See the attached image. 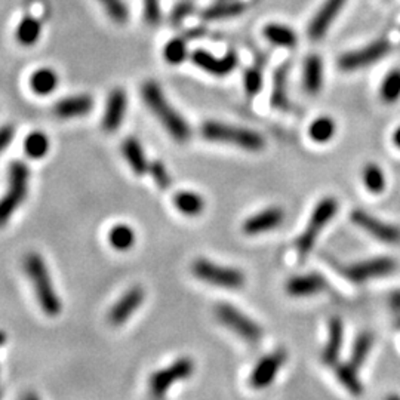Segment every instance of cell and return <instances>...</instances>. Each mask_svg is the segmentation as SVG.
<instances>
[{"label":"cell","instance_id":"34","mask_svg":"<svg viewBox=\"0 0 400 400\" xmlns=\"http://www.w3.org/2000/svg\"><path fill=\"white\" fill-rule=\"evenodd\" d=\"M380 98L385 104H394L400 100V69L387 73L380 87Z\"/></svg>","mask_w":400,"mask_h":400},{"label":"cell","instance_id":"45","mask_svg":"<svg viewBox=\"0 0 400 400\" xmlns=\"http://www.w3.org/2000/svg\"><path fill=\"white\" fill-rule=\"evenodd\" d=\"M6 343V334L3 331H0V347Z\"/></svg>","mask_w":400,"mask_h":400},{"label":"cell","instance_id":"19","mask_svg":"<svg viewBox=\"0 0 400 400\" xmlns=\"http://www.w3.org/2000/svg\"><path fill=\"white\" fill-rule=\"evenodd\" d=\"M344 343V322L338 316H334L328 325V341H326L322 361L325 365L335 366L340 362V354Z\"/></svg>","mask_w":400,"mask_h":400},{"label":"cell","instance_id":"46","mask_svg":"<svg viewBox=\"0 0 400 400\" xmlns=\"http://www.w3.org/2000/svg\"><path fill=\"white\" fill-rule=\"evenodd\" d=\"M0 396H2V393H0Z\"/></svg>","mask_w":400,"mask_h":400},{"label":"cell","instance_id":"41","mask_svg":"<svg viewBox=\"0 0 400 400\" xmlns=\"http://www.w3.org/2000/svg\"><path fill=\"white\" fill-rule=\"evenodd\" d=\"M193 10H194L193 0H181V2L176 3V6L172 9L171 24L180 26L183 21L193 12Z\"/></svg>","mask_w":400,"mask_h":400},{"label":"cell","instance_id":"15","mask_svg":"<svg viewBox=\"0 0 400 400\" xmlns=\"http://www.w3.org/2000/svg\"><path fill=\"white\" fill-rule=\"evenodd\" d=\"M145 298V291L143 287L135 285L126 291L123 296L114 302L107 314V320L113 326H120L131 319V316L140 309Z\"/></svg>","mask_w":400,"mask_h":400},{"label":"cell","instance_id":"43","mask_svg":"<svg viewBox=\"0 0 400 400\" xmlns=\"http://www.w3.org/2000/svg\"><path fill=\"white\" fill-rule=\"evenodd\" d=\"M388 305H390L393 310L400 311V289L390 293V297H388Z\"/></svg>","mask_w":400,"mask_h":400},{"label":"cell","instance_id":"26","mask_svg":"<svg viewBox=\"0 0 400 400\" xmlns=\"http://www.w3.org/2000/svg\"><path fill=\"white\" fill-rule=\"evenodd\" d=\"M362 181L366 190L372 194L384 193L387 187V178L383 167L375 162H370L363 166Z\"/></svg>","mask_w":400,"mask_h":400},{"label":"cell","instance_id":"29","mask_svg":"<svg viewBox=\"0 0 400 400\" xmlns=\"http://www.w3.org/2000/svg\"><path fill=\"white\" fill-rule=\"evenodd\" d=\"M374 347V334L370 331H362L359 335L356 336V340L352 347V353H350V363L361 370L362 365L370 356L371 350Z\"/></svg>","mask_w":400,"mask_h":400},{"label":"cell","instance_id":"23","mask_svg":"<svg viewBox=\"0 0 400 400\" xmlns=\"http://www.w3.org/2000/svg\"><path fill=\"white\" fill-rule=\"evenodd\" d=\"M304 89L310 96H316L323 85V64L318 55H310L304 62L302 73Z\"/></svg>","mask_w":400,"mask_h":400},{"label":"cell","instance_id":"22","mask_svg":"<svg viewBox=\"0 0 400 400\" xmlns=\"http://www.w3.org/2000/svg\"><path fill=\"white\" fill-rule=\"evenodd\" d=\"M271 107L276 110L287 111L291 109V102L288 97V69L282 66L276 70L273 76V91H271Z\"/></svg>","mask_w":400,"mask_h":400},{"label":"cell","instance_id":"16","mask_svg":"<svg viewBox=\"0 0 400 400\" xmlns=\"http://www.w3.org/2000/svg\"><path fill=\"white\" fill-rule=\"evenodd\" d=\"M192 60L199 69H202L203 71L210 73V75L214 76H227L237 66V58L235 52H228L224 57L217 58L208 51L197 49L193 52Z\"/></svg>","mask_w":400,"mask_h":400},{"label":"cell","instance_id":"5","mask_svg":"<svg viewBox=\"0 0 400 400\" xmlns=\"http://www.w3.org/2000/svg\"><path fill=\"white\" fill-rule=\"evenodd\" d=\"M30 170L28 166L15 161L9 165L8 190L0 199V227H5L28 194Z\"/></svg>","mask_w":400,"mask_h":400},{"label":"cell","instance_id":"32","mask_svg":"<svg viewBox=\"0 0 400 400\" xmlns=\"http://www.w3.org/2000/svg\"><path fill=\"white\" fill-rule=\"evenodd\" d=\"M245 10V5L242 2H236V0H223L221 3L209 6L203 10L202 17L205 19H221V18H230L242 14Z\"/></svg>","mask_w":400,"mask_h":400},{"label":"cell","instance_id":"27","mask_svg":"<svg viewBox=\"0 0 400 400\" xmlns=\"http://www.w3.org/2000/svg\"><path fill=\"white\" fill-rule=\"evenodd\" d=\"M58 87V75L52 69H40L30 78V88L37 96H49Z\"/></svg>","mask_w":400,"mask_h":400},{"label":"cell","instance_id":"44","mask_svg":"<svg viewBox=\"0 0 400 400\" xmlns=\"http://www.w3.org/2000/svg\"><path fill=\"white\" fill-rule=\"evenodd\" d=\"M392 143L394 144L396 149L400 150V126H397V128L393 131V134H392Z\"/></svg>","mask_w":400,"mask_h":400},{"label":"cell","instance_id":"25","mask_svg":"<svg viewBox=\"0 0 400 400\" xmlns=\"http://www.w3.org/2000/svg\"><path fill=\"white\" fill-rule=\"evenodd\" d=\"M174 205L183 215L199 217L206 206L205 199L196 192H178L174 196Z\"/></svg>","mask_w":400,"mask_h":400},{"label":"cell","instance_id":"3","mask_svg":"<svg viewBox=\"0 0 400 400\" xmlns=\"http://www.w3.org/2000/svg\"><path fill=\"white\" fill-rule=\"evenodd\" d=\"M200 131L208 141L235 145L246 152L257 153L266 147V138L258 131L242 128V126L209 120L202 125Z\"/></svg>","mask_w":400,"mask_h":400},{"label":"cell","instance_id":"9","mask_svg":"<svg viewBox=\"0 0 400 400\" xmlns=\"http://www.w3.org/2000/svg\"><path fill=\"white\" fill-rule=\"evenodd\" d=\"M193 372L194 362L190 357H180V359H176L170 366L163 367V370L154 372L150 376V392L154 397H163L174 384L190 378Z\"/></svg>","mask_w":400,"mask_h":400},{"label":"cell","instance_id":"11","mask_svg":"<svg viewBox=\"0 0 400 400\" xmlns=\"http://www.w3.org/2000/svg\"><path fill=\"white\" fill-rule=\"evenodd\" d=\"M388 51H390V44L385 39H380L372 42L362 49H357L349 54H344L338 60V66L343 71H356L365 69L371 64H375L376 61L384 58Z\"/></svg>","mask_w":400,"mask_h":400},{"label":"cell","instance_id":"12","mask_svg":"<svg viewBox=\"0 0 400 400\" xmlns=\"http://www.w3.org/2000/svg\"><path fill=\"white\" fill-rule=\"evenodd\" d=\"M287 352L283 349L271 352L261 357L249 375V385L255 390H262L275 383L280 370L287 362Z\"/></svg>","mask_w":400,"mask_h":400},{"label":"cell","instance_id":"13","mask_svg":"<svg viewBox=\"0 0 400 400\" xmlns=\"http://www.w3.org/2000/svg\"><path fill=\"white\" fill-rule=\"evenodd\" d=\"M285 210L280 206H270L260 210V212L248 217L244 224H242V231L246 236H260L267 233L275 228H279L283 221H285Z\"/></svg>","mask_w":400,"mask_h":400},{"label":"cell","instance_id":"40","mask_svg":"<svg viewBox=\"0 0 400 400\" xmlns=\"http://www.w3.org/2000/svg\"><path fill=\"white\" fill-rule=\"evenodd\" d=\"M244 85H245V91L249 97H255L257 93L261 91L262 87V75L261 71L257 69H249L245 73V78H244Z\"/></svg>","mask_w":400,"mask_h":400},{"label":"cell","instance_id":"17","mask_svg":"<svg viewBox=\"0 0 400 400\" xmlns=\"http://www.w3.org/2000/svg\"><path fill=\"white\" fill-rule=\"evenodd\" d=\"M126 110H128V97H126V92L120 88L113 89L107 98V104H105L102 129L110 134L118 131L125 120Z\"/></svg>","mask_w":400,"mask_h":400},{"label":"cell","instance_id":"30","mask_svg":"<svg viewBox=\"0 0 400 400\" xmlns=\"http://www.w3.org/2000/svg\"><path fill=\"white\" fill-rule=\"evenodd\" d=\"M42 23L40 19L27 15L19 21L17 27V40L23 46H33L40 39Z\"/></svg>","mask_w":400,"mask_h":400},{"label":"cell","instance_id":"37","mask_svg":"<svg viewBox=\"0 0 400 400\" xmlns=\"http://www.w3.org/2000/svg\"><path fill=\"white\" fill-rule=\"evenodd\" d=\"M163 57L170 64H181L187 58V45L181 37H175L166 44L163 49Z\"/></svg>","mask_w":400,"mask_h":400},{"label":"cell","instance_id":"4","mask_svg":"<svg viewBox=\"0 0 400 400\" xmlns=\"http://www.w3.org/2000/svg\"><path fill=\"white\" fill-rule=\"evenodd\" d=\"M340 203L338 200L332 196L320 199L318 205L311 210L307 226L304 227L302 233L296 240V251L300 261H304L307 255L314 249L316 242H318L322 230L331 223V219L338 214Z\"/></svg>","mask_w":400,"mask_h":400},{"label":"cell","instance_id":"31","mask_svg":"<svg viewBox=\"0 0 400 400\" xmlns=\"http://www.w3.org/2000/svg\"><path fill=\"white\" fill-rule=\"evenodd\" d=\"M135 230L126 224H118L109 231V242L116 251H129L135 245Z\"/></svg>","mask_w":400,"mask_h":400},{"label":"cell","instance_id":"35","mask_svg":"<svg viewBox=\"0 0 400 400\" xmlns=\"http://www.w3.org/2000/svg\"><path fill=\"white\" fill-rule=\"evenodd\" d=\"M49 138L44 132H31L24 140V152L30 159H42L49 152Z\"/></svg>","mask_w":400,"mask_h":400},{"label":"cell","instance_id":"39","mask_svg":"<svg viewBox=\"0 0 400 400\" xmlns=\"http://www.w3.org/2000/svg\"><path fill=\"white\" fill-rule=\"evenodd\" d=\"M149 172L152 174L153 176V180L156 181V184L159 185L162 190H166V188H170L171 184H172V180H171V175L170 172H167V170L165 167V165L159 161H156L150 165V170Z\"/></svg>","mask_w":400,"mask_h":400},{"label":"cell","instance_id":"24","mask_svg":"<svg viewBox=\"0 0 400 400\" xmlns=\"http://www.w3.org/2000/svg\"><path fill=\"white\" fill-rule=\"evenodd\" d=\"M335 375L336 380L345 388L347 392L352 393L353 396H361L363 393V384L361 381L359 375H357V367H354L350 362L347 363H336L335 366Z\"/></svg>","mask_w":400,"mask_h":400},{"label":"cell","instance_id":"21","mask_svg":"<svg viewBox=\"0 0 400 400\" xmlns=\"http://www.w3.org/2000/svg\"><path fill=\"white\" fill-rule=\"evenodd\" d=\"M122 153L125 156L126 162H128V165L131 166V170L136 175L141 176L145 172H149L150 163H149V159H147L143 145L138 143V140L132 138V136L126 138L122 144Z\"/></svg>","mask_w":400,"mask_h":400},{"label":"cell","instance_id":"7","mask_svg":"<svg viewBox=\"0 0 400 400\" xmlns=\"http://www.w3.org/2000/svg\"><path fill=\"white\" fill-rule=\"evenodd\" d=\"M215 316L226 328H228L231 332H235L246 343L257 344L261 340L262 336L261 326L254 319H251L249 316H246L244 311L236 309L233 304L228 302L218 304L215 307Z\"/></svg>","mask_w":400,"mask_h":400},{"label":"cell","instance_id":"18","mask_svg":"<svg viewBox=\"0 0 400 400\" xmlns=\"http://www.w3.org/2000/svg\"><path fill=\"white\" fill-rule=\"evenodd\" d=\"M345 2L347 0H326L323 6L319 9V12L311 19L309 27V36L313 40H319L326 35V31L334 23L336 15L340 14Z\"/></svg>","mask_w":400,"mask_h":400},{"label":"cell","instance_id":"33","mask_svg":"<svg viewBox=\"0 0 400 400\" xmlns=\"http://www.w3.org/2000/svg\"><path fill=\"white\" fill-rule=\"evenodd\" d=\"M264 36L273 45L283 48H293L297 44V36L293 30L280 24H269L264 28Z\"/></svg>","mask_w":400,"mask_h":400},{"label":"cell","instance_id":"10","mask_svg":"<svg viewBox=\"0 0 400 400\" xmlns=\"http://www.w3.org/2000/svg\"><path fill=\"white\" fill-rule=\"evenodd\" d=\"M352 223L362 228L365 233L372 236L374 239L383 242L387 245L400 244V227L390 224L387 221L376 218L375 215L366 212L365 209H353L350 214Z\"/></svg>","mask_w":400,"mask_h":400},{"label":"cell","instance_id":"6","mask_svg":"<svg viewBox=\"0 0 400 400\" xmlns=\"http://www.w3.org/2000/svg\"><path fill=\"white\" fill-rule=\"evenodd\" d=\"M192 273L208 285L223 289H242L245 287L246 278L244 271L236 267L215 264L206 258H197L192 264Z\"/></svg>","mask_w":400,"mask_h":400},{"label":"cell","instance_id":"28","mask_svg":"<svg viewBox=\"0 0 400 400\" xmlns=\"http://www.w3.org/2000/svg\"><path fill=\"white\" fill-rule=\"evenodd\" d=\"M336 134V122L329 116H320L309 126V136L316 144L329 143Z\"/></svg>","mask_w":400,"mask_h":400},{"label":"cell","instance_id":"2","mask_svg":"<svg viewBox=\"0 0 400 400\" xmlns=\"http://www.w3.org/2000/svg\"><path fill=\"white\" fill-rule=\"evenodd\" d=\"M24 270L33 285L37 302L49 318H55L62 310V304L52 282L46 262L37 252H28L24 257Z\"/></svg>","mask_w":400,"mask_h":400},{"label":"cell","instance_id":"14","mask_svg":"<svg viewBox=\"0 0 400 400\" xmlns=\"http://www.w3.org/2000/svg\"><path fill=\"white\" fill-rule=\"evenodd\" d=\"M329 288V282L320 273H305L287 280L285 291L293 298H309L322 293Z\"/></svg>","mask_w":400,"mask_h":400},{"label":"cell","instance_id":"38","mask_svg":"<svg viewBox=\"0 0 400 400\" xmlns=\"http://www.w3.org/2000/svg\"><path fill=\"white\" fill-rule=\"evenodd\" d=\"M144 5V19L150 27H156L162 21L161 0H143Z\"/></svg>","mask_w":400,"mask_h":400},{"label":"cell","instance_id":"8","mask_svg":"<svg viewBox=\"0 0 400 400\" xmlns=\"http://www.w3.org/2000/svg\"><path fill=\"white\" fill-rule=\"evenodd\" d=\"M397 269V261L392 257H375L370 260L352 262L341 269L343 276L356 285H363L367 280L376 278H385L392 275Z\"/></svg>","mask_w":400,"mask_h":400},{"label":"cell","instance_id":"42","mask_svg":"<svg viewBox=\"0 0 400 400\" xmlns=\"http://www.w3.org/2000/svg\"><path fill=\"white\" fill-rule=\"evenodd\" d=\"M15 136V128L12 125H3L0 126V154L3 150H6L9 144L12 143Z\"/></svg>","mask_w":400,"mask_h":400},{"label":"cell","instance_id":"36","mask_svg":"<svg viewBox=\"0 0 400 400\" xmlns=\"http://www.w3.org/2000/svg\"><path fill=\"white\" fill-rule=\"evenodd\" d=\"M105 14L116 24H126L129 19V10L123 0H100Z\"/></svg>","mask_w":400,"mask_h":400},{"label":"cell","instance_id":"20","mask_svg":"<svg viewBox=\"0 0 400 400\" xmlns=\"http://www.w3.org/2000/svg\"><path fill=\"white\" fill-rule=\"evenodd\" d=\"M93 109V100L91 96H75L60 100L54 105V113L60 119H75L87 116Z\"/></svg>","mask_w":400,"mask_h":400},{"label":"cell","instance_id":"1","mask_svg":"<svg viewBox=\"0 0 400 400\" xmlns=\"http://www.w3.org/2000/svg\"><path fill=\"white\" fill-rule=\"evenodd\" d=\"M141 96L147 107L153 111V114L159 119L167 134H170L176 143L184 144L190 140V125L172 107L170 101L165 98L161 87L157 85L156 82H145L141 88Z\"/></svg>","mask_w":400,"mask_h":400}]
</instances>
